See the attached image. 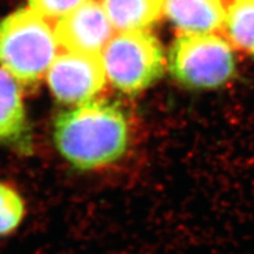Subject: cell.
Wrapping results in <instances>:
<instances>
[{
	"instance_id": "1",
	"label": "cell",
	"mask_w": 254,
	"mask_h": 254,
	"mask_svg": "<svg viewBox=\"0 0 254 254\" xmlns=\"http://www.w3.org/2000/svg\"><path fill=\"white\" fill-rule=\"evenodd\" d=\"M59 153L78 170L90 171L118 161L129 145V124L117 103L88 101L64 111L53 125Z\"/></svg>"
},
{
	"instance_id": "2",
	"label": "cell",
	"mask_w": 254,
	"mask_h": 254,
	"mask_svg": "<svg viewBox=\"0 0 254 254\" xmlns=\"http://www.w3.org/2000/svg\"><path fill=\"white\" fill-rule=\"evenodd\" d=\"M58 47L55 30L32 8L17 9L0 21V64L20 84L40 81Z\"/></svg>"
},
{
	"instance_id": "3",
	"label": "cell",
	"mask_w": 254,
	"mask_h": 254,
	"mask_svg": "<svg viewBox=\"0 0 254 254\" xmlns=\"http://www.w3.org/2000/svg\"><path fill=\"white\" fill-rule=\"evenodd\" d=\"M168 69L190 90H217L236 74L231 44L215 33H182L168 53Z\"/></svg>"
},
{
	"instance_id": "4",
	"label": "cell",
	"mask_w": 254,
	"mask_h": 254,
	"mask_svg": "<svg viewBox=\"0 0 254 254\" xmlns=\"http://www.w3.org/2000/svg\"><path fill=\"white\" fill-rule=\"evenodd\" d=\"M106 77L126 94H138L164 75L166 59L160 41L146 30L119 32L103 51Z\"/></svg>"
},
{
	"instance_id": "5",
	"label": "cell",
	"mask_w": 254,
	"mask_h": 254,
	"mask_svg": "<svg viewBox=\"0 0 254 254\" xmlns=\"http://www.w3.org/2000/svg\"><path fill=\"white\" fill-rule=\"evenodd\" d=\"M100 55L66 51L57 56L47 71L53 97L63 104L81 105L92 101L106 85Z\"/></svg>"
},
{
	"instance_id": "6",
	"label": "cell",
	"mask_w": 254,
	"mask_h": 254,
	"mask_svg": "<svg viewBox=\"0 0 254 254\" xmlns=\"http://www.w3.org/2000/svg\"><path fill=\"white\" fill-rule=\"evenodd\" d=\"M113 30L103 4L86 0L58 19L55 32L59 45L67 51L100 55L112 39Z\"/></svg>"
},
{
	"instance_id": "7",
	"label": "cell",
	"mask_w": 254,
	"mask_h": 254,
	"mask_svg": "<svg viewBox=\"0 0 254 254\" xmlns=\"http://www.w3.org/2000/svg\"><path fill=\"white\" fill-rule=\"evenodd\" d=\"M164 13L182 33H214L224 25L222 0H165Z\"/></svg>"
},
{
	"instance_id": "8",
	"label": "cell",
	"mask_w": 254,
	"mask_h": 254,
	"mask_svg": "<svg viewBox=\"0 0 254 254\" xmlns=\"http://www.w3.org/2000/svg\"><path fill=\"white\" fill-rule=\"evenodd\" d=\"M27 129L26 111L18 81L0 67V141H18Z\"/></svg>"
},
{
	"instance_id": "9",
	"label": "cell",
	"mask_w": 254,
	"mask_h": 254,
	"mask_svg": "<svg viewBox=\"0 0 254 254\" xmlns=\"http://www.w3.org/2000/svg\"><path fill=\"white\" fill-rule=\"evenodd\" d=\"M113 27L120 32L145 30L164 14L165 0H104Z\"/></svg>"
},
{
	"instance_id": "10",
	"label": "cell",
	"mask_w": 254,
	"mask_h": 254,
	"mask_svg": "<svg viewBox=\"0 0 254 254\" xmlns=\"http://www.w3.org/2000/svg\"><path fill=\"white\" fill-rule=\"evenodd\" d=\"M222 26L232 46L254 56V0H231Z\"/></svg>"
},
{
	"instance_id": "11",
	"label": "cell",
	"mask_w": 254,
	"mask_h": 254,
	"mask_svg": "<svg viewBox=\"0 0 254 254\" xmlns=\"http://www.w3.org/2000/svg\"><path fill=\"white\" fill-rule=\"evenodd\" d=\"M24 217L23 198L13 187L0 182V237L12 233Z\"/></svg>"
},
{
	"instance_id": "12",
	"label": "cell",
	"mask_w": 254,
	"mask_h": 254,
	"mask_svg": "<svg viewBox=\"0 0 254 254\" xmlns=\"http://www.w3.org/2000/svg\"><path fill=\"white\" fill-rule=\"evenodd\" d=\"M86 0H28L30 8L45 19H60Z\"/></svg>"
}]
</instances>
